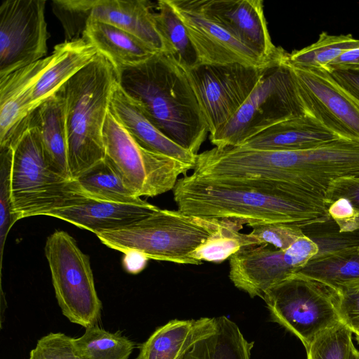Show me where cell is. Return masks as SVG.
Segmentation results:
<instances>
[{"instance_id": "cell-23", "label": "cell", "mask_w": 359, "mask_h": 359, "mask_svg": "<svg viewBox=\"0 0 359 359\" xmlns=\"http://www.w3.org/2000/svg\"><path fill=\"white\" fill-rule=\"evenodd\" d=\"M97 54V49L83 37L55 45L52 60L34 87L31 112L88 66Z\"/></svg>"}, {"instance_id": "cell-27", "label": "cell", "mask_w": 359, "mask_h": 359, "mask_svg": "<svg viewBox=\"0 0 359 359\" xmlns=\"http://www.w3.org/2000/svg\"><path fill=\"white\" fill-rule=\"evenodd\" d=\"M243 224L233 219H220L217 228L191 254L194 259L220 263L243 248L257 245L249 233L241 232Z\"/></svg>"}, {"instance_id": "cell-26", "label": "cell", "mask_w": 359, "mask_h": 359, "mask_svg": "<svg viewBox=\"0 0 359 359\" xmlns=\"http://www.w3.org/2000/svg\"><path fill=\"white\" fill-rule=\"evenodd\" d=\"M157 8L158 12L154 13L155 22L169 50V56L182 68L198 65L197 54L187 28L168 0L158 1Z\"/></svg>"}, {"instance_id": "cell-30", "label": "cell", "mask_w": 359, "mask_h": 359, "mask_svg": "<svg viewBox=\"0 0 359 359\" xmlns=\"http://www.w3.org/2000/svg\"><path fill=\"white\" fill-rule=\"evenodd\" d=\"M358 47L359 39L351 34L331 35L323 32L315 43L288 53L287 62L294 67L325 70L332 60L343 53Z\"/></svg>"}, {"instance_id": "cell-12", "label": "cell", "mask_w": 359, "mask_h": 359, "mask_svg": "<svg viewBox=\"0 0 359 359\" xmlns=\"http://www.w3.org/2000/svg\"><path fill=\"white\" fill-rule=\"evenodd\" d=\"M268 245L245 247L230 257V280L252 298L263 299L266 290L297 272L318 252L316 243L305 235L285 250Z\"/></svg>"}, {"instance_id": "cell-31", "label": "cell", "mask_w": 359, "mask_h": 359, "mask_svg": "<svg viewBox=\"0 0 359 359\" xmlns=\"http://www.w3.org/2000/svg\"><path fill=\"white\" fill-rule=\"evenodd\" d=\"M74 342L86 359H128L135 346L120 332H110L97 324L86 328Z\"/></svg>"}, {"instance_id": "cell-8", "label": "cell", "mask_w": 359, "mask_h": 359, "mask_svg": "<svg viewBox=\"0 0 359 359\" xmlns=\"http://www.w3.org/2000/svg\"><path fill=\"white\" fill-rule=\"evenodd\" d=\"M44 251L62 314L71 323L85 328L97 325L102 306L89 257L72 236L62 230L55 231L48 237Z\"/></svg>"}, {"instance_id": "cell-5", "label": "cell", "mask_w": 359, "mask_h": 359, "mask_svg": "<svg viewBox=\"0 0 359 359\" xmlns=\"http://www.w3.org/2000/svg\"><path fill=\"white\" fill-rule=\"evenodd\" d=\"M11 147V192L15 222L48 216L89 198L76 180L64 177L51 167L36 128L27 124Z\"/></svg>"}, {"instance_id": "cell-9", "label": "cell", "mask_w": 359, "mask_h": 359, "mask_svg": "<svg viewBox=\"0 0 359 359\" xmlns=\"http://www.w3.org/2000/svg\"><path fill=\"white\" fill-rule=\"evenodd\" d=\"M106 158L140 198L173 190L180 175L193 168L140 145L108 111L103 128Z\"/></svg>"}, {"instance_id": "cell-6", "label": "cell", "mask_w": 359, "mask_h": 359, "mask_svg": "<svg viewBox=\"0 0 359 359\" xmlns=\"http://www.w3.org/2000/svg\"><path fill=\"white\" fill-rule=\"evenodd\" d=\"M287 54L285 53L268 66L236 114L210 135L215 147H240L280 122L306 114L287 61Z\"/></svg>"}, {"instance_id": "cell-21", "label": "cell", "mask_w": 359, "mask_h": 359, "mask_svg": "<svg viewBox=\"0 0 359 359\" xmlns=\"http://www.w3.org/2000/svg\"><path fill=\"white\" fill-rule=\"evenodd\" d=\"M82 37L110 62L118 81L125 70L144 62L158 53L132 33L100 22H87Z\"/></svg>"}, {"instance_id": "cell-42", "label": "cell", "mask_w": 359, "mask_h": 359, "mask_svg": "<svg viewBox=\"0 0 359 359\" xmlns=\"http://www.w3.org/2000/svg\"><path fill=\"white\" fill-rule=\"evenodd\" d=\"M148 259V258L141 254L131 252L126 254L123 259V264L128 272L137 273L145 267Z\"/></svg>"}, {"instance_id": "cell-11", "label": "cell", "mask_w": 359, "mask_h": 359, "mask_svg": "<svg viewBox=\"0 0 359 359\" xmlns=\"http://www.w3.org/2000/svg\"><path fill=\"white\" fill-rule=\"evenodd\" d=\"M271 63L264 67L233 63L198 65L183 68L210 135L224 126L236 114Z\"/></svg>"}, {"instance_id": "cell-20", "label": "cell", "mask_w": 359, "mask_h": 359, "mask_svg": "<svg viewBox=\"0 0 359 359\" xmlns=\"http://www.w3.org/2000/svg\"><path fill=\"white\" fill-rule=\"evenodd\" d=\"M339 138L341 137L318 120L305 114L267 128L240 147L262 150L300 151L317 147Z\"/></svg>"}, {"instance_id": "cell-44", "label": "cell", "mask_w": 359, "mask_h": 359, "mask_svg": "<svg viewBox=\"0 0 359 359\" xmlns=\"http://www.w3.org/2000/svg\"><path fill=\"white\" fill-rule=\"evenodd\" d=\"M354 334H355V336H356V339H357V340L359 341V330H357V331H355V332H354Z\"/></svg>"}, {"instance_id": "cell-33", "label": "cell", "mask_w": 359, "mask_h": 359, "mask_svg": "<svg viewBox=\"0 0 359 359\" xmlns=\"http://www.w3.org/2000/svg\"><path fill=\"white\" fill-rule=\"evenodd\" d=\"M352 330L344 323L329 329L306 348V359H348Z\"/></svg>"}, {"instance_id": "cell-24", "label": "cell", "mask_w": 359, "mask_h": 359, "mask_svg": "<svg viewBox=\"0 0 359 359\" xmlns=\"http://www.w3.org/2000/svg\"><path fill=\"white\" fill-rule=\"evenodd\" d=\"M216 318L174 319L157 327L140 346L135 359H179L198 340L212 333Z\"/></svg>"}, {"instance_id": "cell-13", "label": "cell", "mask_w": 359, "mask_h": 359, "mask_svg": "<svg viewBox=\"0 0 359 359\" xmlns=\"http://www.w3.org/2000/svg\"><path fill=\"white\" fill-rule=\"evenodd\" d=\"M45 0H4L0 5V79L46 57L50 36Z\"/></svg>"}, {"instance_id": "cell-45", "label": "cell", "mask_w": 359, "mask_h": 359, "mask_svg": "<svg viewBox=\"0 0 359 359\" xmlns=\"http://www.w3.org/2000/svg\"><path fill=\"white\" fill-rule=\"evenodd\" d=\"M358 251H359V246H358Z\"/></svg>"}, {"instance_id": "cell-2", "label": "cell", "mask_w": 359, "mask_h": 359, "mask_svg": "<svg viewBox=\"0 0 359 359\" xmlns=\"http://www.w3.org/2000/svg\"><path fill=\"white\" fill-rule=\"evenodd\" d=\"M118 81L161 131L198 155L208 126L184 70L172 57L156 53L125 70Z\"/></svg>"}, {"instance_id": "cell-38", "label": "cell", "mask_w": 359, "mask_h": 359, "mask_svg": "<svg viewBox=\"0 0 359 359\" xmlns=\"http://www.w3.org/2000/svg\"><path fill=\"white\" fill-rule=\"evenodd\" d=\"M329 215L342 233L359 231V209L346 198H339L330 204Z\"/></svg>"}, {"instance_id": "cell-41", "label": "cell", "mask_w": 359, "mask_h": 359, "mask_svg": "<svg viewBox=\"0 0 359 359\" xmlns=\"http://www.w3.org/2000/svg\"><path fill=\"white\" fill-rule=\"evenodd\" d=\"M331 74L339 84L359 99V67L336 70Z\"/></svg>"}, {"instance_id": "cell-19", "label": "cell", "mask_w": 359, "mask_h": 359, "mask_svg": "<svg viewBox=\"0 0 359 359\" xmlns=\"http://www.w3.org/2000/svg\"><path fill=\"white\" fill-rule=\"evenodd\" d=\"M158 208L141 198L134 202H121L88 198L74 205L55 210L48 216L68 222L95 234L136 222Z\"/></svg>"}, {"instance_id": "cell-32", "label": "cell", "mask_w": 359, "mask_h": 359, "mask_svg": "<svg viewBox=\"0 0 359 359\" xmlns=\"http://www.w3.org/2000/svg\"><path fill=\"white\" fill-rule=\"evenodd\" d=\"M302 231L305 236L318 245V252L316 256L359 246V231L353 233L340 232L331 218L305 226Z\"/></svg>"}, {"instance_id": "cell-3", "label": "cell", "mask_w": 359, "mask_h": 359, "mask_svg": "<svg viewBox=\"0 0 359 359\" xmlns=\"http://www.w3.org/2000/svg\"><path fill=\"white\" fill-rule=\"evenodd\" d=\"M117 81L112 65L98 53L60 89L65 102L68 159L74 180L106 158L103 128Z\"/></svg>"}, {"instance_id": "cell-22", "label": "cell", "mask_w": 359, "mask_h": 359, "mask_svg": "<svg viewBox=\"0 0 359 359\" xmlns=\"http://www.w3.org/2000/svg\"><path fill=\"white\" fill-rule=\"evenodd\" d=\"M27 124L37 130L51 167L64 177L74 180L68 159L65 102L60 90L30 114Z\"/></svg>"}, {"instance_id": "cell-4", "label": "cell", "mask_w": 359, "mask_h": 359, "mask_svg": "<svg viewBox=\"0 0 359 359\" xmlns=\"http://www.w3.org/2000/svg\"><path fill=\"white\" fill-rule=\"evenodd\" d=\"M220 219H203L180 210L158 208L124 227L95 233L104 245L123 254L136 252L148 259L198 265L191 254L217 228Z\"/></svg>"}, {"instance_id": "cell-35", "label": "cell", "mask_w": 359, "mask_h": 359, "mask_svg": "<svg viewBox=\"0 0 359 359\" xmlns=\"http://www.w3.org/2000/svg\"><path fill=\"white\" fill-rule=\"evenodd\" d=\"M28 359H86L77 349L74 338L62 332H50L40 338Z\"/></svg>"}, {"instance_id": "cell-16", "label": "cell", "mask_w": 359, "mask_h": 359, "mask_svg": "<svg viewBox=\"0 0 359 359\" xmlns=\"http://www.w3.org/2000/svg\"><path fill=\"white\" fill-rule=\"evenodd\" d=\"M201 11L266 60L285 50L276 47L268 30L262 0H197Z\"/></svg>"}, {"instance_id": "cell-34", "label": "cell", "mask_w": 359, "mask_h": 359, "mask_svg": "<svg viewBox=\"0 0 359 359\" xmlns=\"http://www.w3.org/2000/svg\"><path fill=\"white\" fill-rule=\"evenodd\" d=\"M13 147L0 148V262L2 269L5 242L13 225L15 223L12 208L11 172Z\"/></svg>"}, {"instance_id": "cell-1", "label": "cell", "mask_w": 359, "mask_h": 359, "mask_svg": "<svg viewBox=\"0 0 359 359\" xmlns=\"http://www.w3.org/2000/svg\"><path fill=\"white\" fill-rule=\"evenodd\" d=\"M180 212L203 219H233L250 227L266 223L305 226L327 220V209L310 204L283 184L263 181L210 182L191 175L173 189Z\"/></svg>"}, {"instance_id": "cell-14", "label": "cell", "mask_w": 359, "mask_h": 359, "mask_svg": "<svg viewBox=\"0 0 359 359\" xmlns=\"http://www.w3.org/2000/svg\"><path fill=\"white\" fill-rule=\"evenodd\" d=\"M288 65L306 113L339 137L359 142V99L324 69Z\"/></svg>"}, {"instance_id": "cell-37", "label": "cell", "mask_w": 359, "mask_h": 359, "mask_svg": "<svg viewBox=\"0 0 359 359\" xmlns=\"http://www.w3.org/2000/svg\"><path fill=\"white\" fill-rule=\"evenodd\" d=\"M337 289L341 320L354 333L359 330V278L348 281Z\"/></svg>"}, {"instance_id": "cell-28", "label": "cell", "mask_w": 359, "mask_h": 359, "mask_svg": "<svg viewBox=\"0 0 359 359\" xmlns=\"http://www.w3.org/2000/svg\"><path fill=\"white\" fill-rule=\"evenodd\" d=\"M358 248L353 247L326 255H316L296 273L338 288L348 281L359 278Z\"/></svg>"}, {"instance_id": "cell-40", "label": "cell", "mask_w": 359, "mask_h": 359, "mask_svg": "<svg viewBox=\"0 0 359 359\" xmlns=\"http://www.w3.org/2000/svg\"><path fill=\"white\" fill-rule=\"evenodd\" d=\"M359 67V47L348 50L332 60L325 71L332 73L336 70L353 69Z\"/></svg>"}, {"instance_id": "cell-43", "label": "cell", "mask_w": 359, "mask_h": 359, "mask_svg": "<svg viewBox=\"0 0 359 359\" xmlns=\"http://www.w3.org/2000/svg\"><path fill=\"white\" fill-rule=\"evenodd\" d=\"M348 359H359V351L355 347L353 343L350 348Z\"/></svg>"}, {"instance_id": "cell-7", "label": "cell", "mask_w": 359, "mask_h": 359, "mask_svg": "<svg viewBox=\"0 0 359 359\" xmlns=\"http://www.w3.org/2000/svg\"><path fill=\"white\" fill-rule=\"evenodd\" d=\"M263 299L273 320L298 337L305 348L321 334L343 323L338 289L299 273L269 288Z\"/></svg>"}, {"instance_id": "cell-10", "label": "cell", "mask_w": 359, "mask_h": 359, "mask_svg": "<svg viewBox=\"0 0 359 359\" xmlns=\"http://www.w3.org/2000/svg\"><path fill=\"white\" fill-rule=\"evenodd\" d=\"M53 11L60 21L66 40L82 37L87 22L97 21L137 36L157 53L169 55L147 0H54Z\"/></svg>"}, {"instance_id": "cell-39", "label": "cell", "mask_w": 359, "mask_h": 359, "mask_svg": "<svg viewBox=\"0 0 359 359\" xmlns=\"http://www.w3.org/2000/svg\"><path fill=\"white\" fill-rule=\"evenodd\" d=\"M346 198L359 209V176L347 177L335 180L325 197L327 206L339 199Z\"/></svg>"}, {"instance_id": "cell-36", "label": "cell", "mask_w": 359, "mask_h": 359, "mask_svg": "<svg viewBox=\"0 0 359 359\" xmlns=\"http://www.w3.org/2000/svg\"><path fill=\"white\" fill-rule=\"evenodd\" d=\"M251 228L249 233L257 245L270 244L279 250L288 248L304 235L301 227L284 223H266Z\"/></svg>"}, {"instance_id": "cell-17", "label": "cell", "mask_w": 359, "mask_h": 359, "mask_svg": "<svg viewBox=\"0 0 359 359\" xmlns=\"http://www.w3.org/2000/svg\"><path fill=\"white\" fill-rule=\"evenodd\" d=\"M52 55L0 79V148L12 147L25 130L36 83Z\"/></svg>"}, {"instance_id": "cell-18", "label": "cell", "mask_w": 359, "mask_h": 359, "mask_svg": "<svg viewBox=\"0 0 359 359\" xmlns=\"http://www.w3.org/2000/svg\"><path fill=\"white\" fill-rule=\"evenodd\" d=\"M109 110L140 145L194 169L197 155L180 147L161 131L142 105L126 93L118 81L111 95Z\"/></svg>"}, {"instance_id": "cell-25", "label": "cell", "mask_w": 359, "mask_h": 359, "mask_svg": "<svg viewBox=\"0 0 359 359\" xmlns=\"http://www.w3.org/2000/svg\"><path fill=\"white\" fill-rule=\"evenodd\" d=\"M253 341L224 316L216 318L215 330L198 340L179 359H251Z\"/></svg>"}, {"instance_id": "cell-29", "label": "cell", "mask_w": 359, "mask_h": 359, "mask_svg": "<svg viewBox=\"0 0 359 359\" xmlns=\"http://www.w3.org/2000/svg\"><path fill=\"white\" fill-rule=\"evenodd\" d=\"M76 180L89 198L134 202L140 200L107 158L80 175Z\"/></svg>"}, {"instance_id": "cell-15", "label": "cell", "mask_w": 359, "mask_h": 359, "mask_svg": "<svg viewBox=\"0 0 359 359\" xmlns=\"http://www.w3.org/2000/svg\"><path fill=\"white\" fill-rule=\"evenodd\" d=\"M168 2L187 28L198 65L238 63L249 67H264L286 53L266 60L206 15L197 0H168Z\"/></svg>"}]
</instances>
